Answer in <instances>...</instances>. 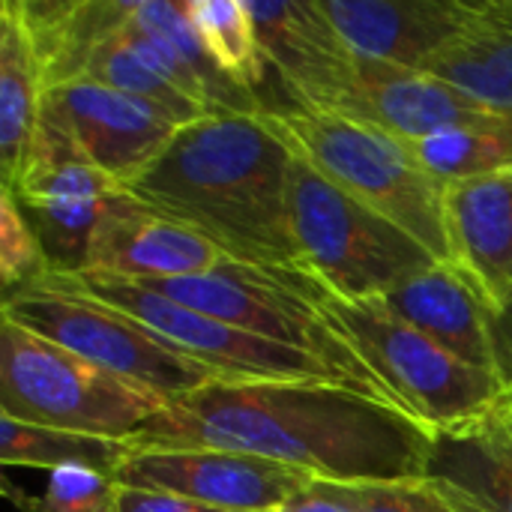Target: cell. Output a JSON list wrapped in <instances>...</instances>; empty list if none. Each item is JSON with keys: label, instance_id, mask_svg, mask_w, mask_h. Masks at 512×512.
I'll use <instances>...</instances> for the list:
<instances>
[{"label": "cell", "instance_id": "cell-1", "mask_svg": "<svg viewBox=\"0 0 512 512\" xmlns=\"http://www.w3.org/2000/svg\"><path fill=\"white\" fill-rule=\"evenodd\" d=\"M231 450L324 483L426 480L432 432L339 381H213L168 402L132 450Z\"/></svg>", "mask_w": 512, "mask_h": 512}, {"label": "cell", "instance_id": "cell-5", "mask_svg": "<svg viewBox=\"0 0 512 512\" xmlns=\"http://www.w3.org/2000/svg\"><path fill=\"white\" fill-rule=\"evenodd\" d=\"M288 213L303 273L342 300H381L438 261L405 228L330 183L297 153Z\"/></svg>", "mask_w": 512, "mask_h": 512}, {"label": "cell", "instance_id": "cell-7", "mask_svg": "<svg viewBox=\"0 0 512 512\" xmlns=\"http://www.w3.org/2000/svg\"><path fill=\"white\" fill-rule=\"evenodd\" d=\"M0 318L39 333L42 339L156 393L165 402L183 399L213 381H225L219 372L192 360L132 315L51 276L6 294Z\"/></svg>", "mask_w": 512, "mask_h": 512}, {"label": "cell", "instance_id": "cell-8", "mask_svg": "<svg viewBox=\"0 0 512 512\" xmlns=\"http://www.w3.org/2000/svg\"><path fill=\"white\" fill-rule=\"evenodd\" d=\"M330 318L357 345L375 375L390 387L405 414L429 432L477 420L510 393L483 369H474L396 318L381 300H342L324 288Z\"/></svg>", "mask_w": 512, "mask_h": 512}, {"label": "cell", "instance_id": "cell-26", "mask_svg": "<svg viewBox=\"0 0 512 512\" xmlns=\"http://www.w3.org/2000/svg\"><path fill=\"white\" fill-rule=\"evenodd\" d=\"M3 492L24 512H111L117 480L108 471L66 465L48 474V486L39 498L24 495L3 480Z\"/></svg>", "mask_w": 512, "mask_h": 512}, {"label": "cell", "instance_id": "cell-15", "mask_svg": "<svg viewBox=\"0 0 512 512\" xmlns=\"http://www.w3.org/2000/svg\"><path fill=\"white\" fill-rule=\"evenodd\" d=\"M246 9L255 21L264 60L285 90V111L324 114L354 66V51L324 18L318 0H246Z\"/></svg>", "mask_w": 512, "mask_h": 512}, {"label": "cell", "instance_id": "cell-19", "mask_svg": "<svg viewBox=\"0 0 512 512\" xmlns=\"http://www.w3.org/2000/svg\"><path fill=\"white\" fill-rule=\"evenodd\" d=\"M426 480L483 512H512V399L489 414L432 432Z\"/></svg>", "mask_w": 512, "mask_h": 512}, {"label": "cell", "instance_id": "cell-11", "mask_svg": "<svg viewBox=\"0 0 512 512\" xmlns=\"http://www.w3.org/2000/svg\"><path fill=\"white\" fill-rule=\"evenodd\" d=\"M117 483L168 492L213 512H270L297 495L312 474L231 450H129Z\"/></svg>", "mask_w": 512, "mask_h": 512}, {"label": "cell", "instance_id": "cell-25", "mask_svg": "<svg viewBox=\"0 0 512 512\" xmlns=\"http://www.w3.org/2000/svg\"><path fill=\"white\" fill-rule=\"evenodd\" d=\"M129 450V441H108L30 426L0 414V462L6 468H42L51 474L66 465H84L114 474L117 465L129 456Z\"/></svg>", "mask_w": 512, "mask_h": 512}, {"label": "cell", "instance_id": "cell-31", "mask_svg": "<svg viewBox=\"0 0 512 512\" xmlns=\"http://www.w3.org/2000/svg\"><path fill=\"white\" fill-rule=\"evenodd\" d=\"M492 351H495V375L512 393V294L492 312Z\"/></svg>", "mask_w": 512, "mask_h": 512}, {"label": "cell", "instance_id": "cell-18", "mask_svg": "<svg viewBox=\"0 0 512 512\" xmlns=\"http://www.w3.org/2000/svg\"><path fill=\"white\" fill-rule=\"evenodd\" d=\"M444 213L453 261L498 309L512 294V171L450 183Z\"/></svg>", "mask_w": 512, "mask_h": 512}, {"label": "cell", "instance_id": "cell-28", "mask_svg": "<svg viewBox=\"0 0 512 512\" xmlns=\"http://www.w3.org/2000/svg\"><path fill=\"white\" fill-rule=\"evenodd\" d=\"M354 512H459L447 492L432 480L405 483H333Z\"/></svg>", "mask_w": 512, "mask_h": 512}, {"label": "cell", "instance_id": "cell-10", "mask_svg": "<svg viewBox=\"0 0 512 512\" xmlns=\"http://www.w3.org/2000/svg\"><path fill=\"white\" fill-rule=\"evenodd\" d=\"M36 231L51 273L87 270L93 231L105 204L126 192L120 180L96 168L60 129L39 120L30 156L12 186Z\"/></svg>", "mask_w": 512, "mask_h": 512}, {"label": "cell", "instance_id": "cell-3", "mask_svg": "<svg viewBox=\"0 0 512 512\" xmlns=\"http://www.w3.org/2000/svg\"><path fill=\"white\" fill-rule=\"evenodd\" d=\"M144 285L237 330L315 357L354 390L405 411L390 387L357 351V345L345 336V330L330 318L324 306V285H318L303 270L249 267L231 261L228 267L204 276L162 279Z\"/></svg>", "mask_w": 512, "mask_h": 512}, {"label": "cell", "instance_id": "cell-33", "mask_svg": "<svg viewBox=\"0 0 512 512\" xmlns=\"http://www.w3.org/2000/svg\"><path fill=\"white\" fill-rule=\"evenodd\" d=\"M510 399H512V393H510Z\"/></svg>", "mask_w": 512, "mask_h": 512}, {"label": "cell", "instance_id": "cell-2", "mask_svg": "<svg viewBox=\"0 0 512 512\" xmlns=\"http://www.w3.org/2000/svg\"><path fill=\"white\" fill-rule=\"evenodd\" d=\"M291 162L264 114H207L180 126L126 189L234 264L303 270L288 213Z\"/></svg>", "mask_w": 512, "mask_h": 512}, {"label": "cell", "instance_id": "cell-32", "mask_svg": "<svg viewBox=\"0 0 512 512\" xmlns=\"http://www.w3.org/2000/svg\"><path fill=\"white\" fill-rule=\"evenodd\" d=\"M432 483H435V480H432ZM438 486H441V483H438ZM441 489H444V492H447V498H450V501H453V504H456V510H459V512H483V510H477V507H474V504H468V501H465V498H459V495H456V492H450V489H447V486H441Z\"/></svg>", "mask_w": 512, "mask_h": 512}, {"label": "cell", "instance_id": "cell-21", "mask_svg": "<svg viewBox=\"0 0 512 512\" xmlns=\"http://www.w3.org/2000/svg\"><path fill=\"white\" fill-rule=\"evenodd\" d=\"M42 72L18 0L0 3V186H12L42 117Z\"/></svg>", "mask_w": 512, "mask_h": 512}, {"label": "cell", "instance_id": "cell-4", "mask_svg": "<svg viewBox=\"0 0 512 512\" xmlns=\"http://www.w3.org/2000/svg\"><path fill=\"white\" fill-rule=\"evenodd\" d=\"M264 120L330 183L405 228L438 261H453L444 213L447 186L426 171L408 141L366 123L303 108L267 111Z\"/></svg>", "mask_w": 512, "mask_h": 512}, {"label": "cell", "instance_id": "cell-17", "mask_svg": "<svg viewBox=\"0 0 512 512\" xmlns=\"http://www.w3.org/2000/svg\"><path fill=\"white\" fill-rule=\"evenodd\" d=\"M381 303L429 336L435 345L459 357L462 363L495 375L492 351V312L495 306L483 288L456 261H435L426 270L408 276ZM498 378V375H495Z\"/></svg>", "mask_w": 512, "mask_h": 512}, {"label": "cell", "instance_id": "cell-6", "mask_svg": "<svg viewBox=\"0 0 512 512\" xmlns=\"http://www.w3.org/2000/svg\"><path fill=\"white\" fill-rule=\"evenodd\" d=\"M165 405L156 393L0 318V414L30 426L132 444Z\"/></svg>", "mask_w": 512, "mask_h": 512}, {"label": "cell", "instance_id": "cell-29", "mask_svg": "<svg viewBox=\"0 0 512 512\" xmlns=\"http://www.w3.org/2000/svg\"><path fill=\"white\" fill-rule=\"evenodd\" d=\"M111 512H213L201 504H192L186 498L168 495V492H153V489H138L117 483Z\"/></svg>", "mask_w": 512, "mask_h": 512}, {"label": "cell", "instance_id": "cell-20", "mask_svg": "<svg viewBox=\"0 0 512 512\" xmlns=\"http://www.w3.org/2000/svg\"><path fill=\"white\" fill-rule=\"evenodd\" d=\"M423 72L456 87L489 114L512 117V0H480L465 30Z\"/></svg>", "mask_w": 512, "mask_h": 512}, {"label": "cell", "instance_id": "cell-24", "mask_svg": "<svg viewBox=\"0 0 512 512\" xmlns=\"http://www.w3.org/2000/svg\"><path fill=\"white\" fill-rule=\"evenodd\" d=\"M186 12L213 63L264 105L261 87L267 84L270 66L246 0H186Z\"/></svg>", "mask_w": 512, "mask_h": 512}, {"label": "cell", "instance_id": "cell-22", "mask_svg": "<svg viewBox=\"0 0 512 512\" xmlns=\"http://www.w3.org/2000/svg\"><path fill=\"white\" fill-rule=\"evenodd\" d=\"M123 21H126V9H123L120 24L87 51L78 78H87V81L105 84L111 90H120L126 96H135V99L153 105L156 111H162L165 117H171L177 126H186V123H192L198 117H207V111L198 102H192L177 84H171L132 45V39L123 30Z\"/></svg>", "mask_w": 512, "mask_h": 512}, {"label": "cell", "instance_id": "cell-30", "mask_svg": "<svg viewBox=\"0 0 512 512\" xmlns=\"http://www.w3.org/2000/svg\"><path fill=\"white\" fill-rule=\"evenodd\" d=\"M270 512H354L351 504L342 498V492L333 483L315 480L306 489H300L297 495L285 498L276 510Z\"/></svg>", "mask_w": 512, "mask_h": 512}, {"label": "cell", "instance_id": "cell-14", "mask_svg": "<svg viewBox=\"0 0 512 512\" xmlns=\"http://www.w3.org/2000/svg\"><path fill=\"white\" fill-rule=\"evenodd\" d=\"M228 264L216 243L147 207L129 189L105 204L87 255V270L132 282L204 276Z\"/></svg>", "mask_w": 512, "mask_h": 512}, {"label": "cell", "instance_id": "cell-13", "mask_svg": "<svg viewBox=\"0 0 512 512\" xmlns=\"http://www.w3.org/2000/svg\"><path fill=\"white\" fill-rule=\"evenodd\" d=\"M324 114L366 123L417 144L444 129L480 120L489 111L423 69H405L354 54L351 72Z\"/></svg>", "mask_w": 512, "mask_h": 512}, {"label": "cell", "instance_id": "cell-9", "mask_svg": "<svg viewBox=\"0 0 512 512\" xmlns=\"http://www.w3.org/2000/svg\"><path fill=\"white\" fill-rule=\"evenodd\" d=\"M48 276L132 315L135 321L159 333L165 342H171L192 360L219 372L225 381H339L345 384L330 366L318 363L315 357H306L294 348L252 336L213 315L189 309L144 282L108 276L99 270L48 273Z\"/></svg>", "mask_w": 512, "mask_h": 512}, {"label": "cell", "instance_id": "cell-23", "mask_svg": "<svg viewBox=\"0 0 512 512\" xmlns=\"http://www.w3.org/2000/svg\"><path fill=\"white\" fill-rule=\"evenodd\" d=\"M417 159L444 186L512 171V117L486 114L411 144Z\"/></svg>", "mask_w": 512, "mask_h": 512}, {"label": "cell", "instance_id": "cell-27", "mask_svg": "<svg viewBox=\"0 0 512 512\" xmlns=\"http://www.w3.org/2000/svg\"><path fill=\"white\" fill-rule=\"evenodd\" d=\"M51 273L36 231L12 189L0 186V285L3 297L42 282Z\"/></svg>", "mask_w": 512, "mask_h": 512}, {"label": "cell", "instance_id": "cell-16", "mask_svg": "<svg viewBox=\"0 0 512 512\" xmlns=\"http://www.w3.org/2000/svg\"><path fill=\"white\" fill-rule=\"evenodd\" d=\"M480 0H318L342 42L366 60L423 69L474 18Z\"/></svg>", "mask_w": 512, "mask_h": 512}, {"label": "cell", "instance_id": "cell-12", "mask_svg": "<svg viewBox=\"0 0 512 512\" xmlns=\"http://www.w3.org/2000/svg\"><path fill=\"white\" fill-rule=\"evenodd\" d=\"M60 129L96 168L129 186L180 129L153 105L78 78L42 93V117Z\"/></svg>", "mask_w": 512, "mask_h": 512}]
</instances>
